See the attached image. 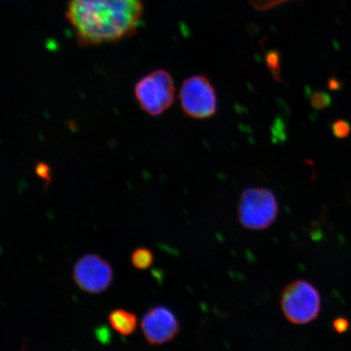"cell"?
Instances as JSON below:
<instances>
[{
  "label": "cell",
  "instance_id": "7a4b0ae2",
  "mask_svg": "<svg viewBox=\"0 0 351 351\" xmlns=\"http://www.w3.org/2000/svg\"><path fill=\"white\" fill-rule=\"evenodd\" d=\"M279 208L274 193L265 188H249L240 196L238 213L245 228L261 230L273 225Z\"/></svg>",
  "mask_w": 351,
  "mask_h": 351
},
{
  "label": "cell",
  "instance_id": "e0dca14e",
  "mask_svg": "<svg viewBox=\"0 0 351 351\" xmlns=\"http://www.w3.org/2000/svg\"><path fill=\"white\" fill-rule=\"evenodd\" d=\"M340 86L341 85H340L339 82L336 80V79H335V78H332V79H331L330 81H329L328 88L331 90L339 89Z\"/></svg>",
  "mask_w": 351,
  "mask_h": 351
},
{
  "label": "cell",
  "instance_id": "9c48e42d",
  "mask_svg": "<svg viewBox=\"0 0 351 351\" xmlns=\"http://www.w3.org/2000/svg\"><path fill=\"white\" fill-rule=\"evenodd\" d=\"M154 261V254L151 250L145 247L135 249L131 254V263L135 269H147Z\"/></svg>",
  "mask_w": 351,
  "mask_h": 351
},
{
  "label": "cell",
  "instance_id": "3957f363",
  "mask_svg": "<svg viewBox=\"0 0 351 351\" xmlns=\"http://www.w3.org/2000/svg\"><path fill=\"white\" fill-rule=\"evenodd\" d=\"M134 95L144 112L153 117L160 116L173 104V77L166 70H156L140 79L135 86Z\"/></svg>",
  "mask_w": 351,
  "mask_h": 351
},
{
  "label": "cell",
  "instance_id": "9a60e30c",
  "mask_svg": "<svg viewBox=\"0 0 351 351\" xmlns=\"http://www.w3.org/2000/svg\"><path fill=\"white\" fill-rule=\"evenodd\" d=\"M96 336H97V339L102 341L103 343H107V342L110 340V332L107 328L103 327L98 329L96 331Z\"/></svg>",
  "mask_w": 351,
  "mask_h": 351
},
{
  "label": "cell",
  "instance_id": "8fae6325",
  "mask_svg": "<svg viewBox=\"0 0 351 351\" xmlns=\"http://www.w3.org/2000/svg\"><path fill=\"white\" fill-rule=\"evenodd\" d=\"M311 104L315 109L323 110L332 104V99L330 95L326 93V92L319 91L315 92L311 95Z\"/></svg>",
  "mask_w": 351,
  "mask_h": 351
},
{
  "label": "cell",
  "instance_id": "4fadbf2b",
  "mask_svg": "<svg viewBox=\"0 0 351 351\" xmlns=\"http://www.w3.org/2000/svg\"><path fill=\"white\" fill-rule=\"evenodd\" d=\"M253 8L258 10H267L269 8L280 5L289 1H295V0H248Z\"/></svg>",
  "mask_w": 351,
  "mask_h": 351
},
{
  "label": "cell",
  "instance_id": "5bb4252c",
  "mask_svg": "<svg viewBox=\"0 0 351 351\" xmlns=\"http://www.w3.org/2000/svg\"><path fill=\"white\" fill-rule=\"evenodd\" d=\"M349 327V322L345 318H337L335 322H333V328H335L337 332H345L348 331Z\"/></svg>",
  "mask_w": 351,
  "mask_h": 351
},
{
  "label": "cell",
  "instance_id": "30bf717a",
  "mask_svg": "<svg viewBox=\"0 0 351 351\" xmlns=\"http://www.w3.org/2000/svg\"><path fill=\"white\" fill-rule=\"evenodd\" d=\"M267 64L275 80L282 82L280 76V63L278 52L271 51L267 56Z\"/></svg>",
  "mask_w": 351,
  "mask_h": 351
},
{
  "label": "cell",
  "instance_id": "6da1fadb",
  "mask_svg": "<svg viewBox=\"0 0 351 351\" xmlns=\"http://www.w3.org/2000/svg\"><path fill=\"white\" fill-rule=\"evenodd\" d=\"M142 0H69L66 16L82 46L116 43L137 32Z\"/></svg>",
  "mask_w": 351,
  "mask_h": 351
},
{
  "label": "cell",
  "instance_id": "ba28073f",
  "mask_svg": "<svg viewBox=\"0 0 351 351\" xmlns=\"http://www.w3.org/2000/svg\"><path fill=\"white\" fill-rule=\"evenodd\" d=\"M108 320L114 330L123 336L132 335L137 328V317L128 311L123 309L112 311L108 315Z\"/></svg>",
  "mask_w": 351,
  "mask_h": 351
},
{
  "label": "cell",
  "instance_id": "5b68a950",
  "mask_svg": "<svg viewBox=\"0 0 351 351\" xmlns=\"http://www.w3.org/2000/svg\"><path fill=\"white\" fill-rule=\"evenodd\" d=\"M180 101L184 113L195 119H206L217 112V92L205 75L186 79L180 90Z\"/></svg>",
  "mask_w": 351,
  "mask_h": 351
},
{
  "label": "cell",
  "instance_id": "52a82bcc",
  "mask_svg": "<svg viewBox=\"0 0 351 351\" xmlns=\"http://www.w3.org/2000/svg\"><path fill=\"white\" fill-rule=\"evenodd\" d=\"M141 327L149 345L160 346L173 340L180 330L177 317L165 306H155L145 314Z\"/></svg>",
  "mask_w": 351,
  "mask_h": 351
},
{
  "label": "cell",
  "instance_id": "7c38bea8",
  "mask_svg": "<svg viewBox=\"0 0 351 351\" xmlns=\"http://www.w3.org/2000/svg\"><path fill=\"white\" fill-rule=\"evenodd\" d=\"M333 134L339 138L348 137L350 134L351 127L349 123L344 120H337L332 125Z\"/></svg>",
  "mask_w": 351,
  "mask_h": 351
},
{
  "label": "cell",
  "instance_id": "2e32d148",
  "mask_svg": "<svg viewBox=\"0 0 351 351\" xmlns=\"http://www.w3.org/2000/svg\"><path fill=\"white\" fill-rule=\"evenodd\" d=\"M36 171L38 176H40L41 178L47 180L48 173H49V169L47 168V165L39 164L37 167Z\"/></svg>",
  "mask_w": 351,
  "mask_h": 351
},
{
  "label": "cell",
  "instance_id": "277c9868",
  "mask_svg": "<svg viewBox=\"0 0 351 351\" xmlns=\"http://www.w3.org/2000/svg\"><path fill=\"white\" fill-rule=\"evenodd\" d=\"M285 317L295 324H305L317 319L322 306L319 293L306 280L289 284L280 300Z\"/></svg>",
  "mask_w": 351,
  "mask_h": 351
},
{
  "label": "cell",
  "instance_id": "8992f818",
  "mask_svg": "<svg viewBox=\"0 0 351 351\" xmlns=\"http://www.w3.org/2000/svg\"><path fill=\"white\" fill-rule=\"evenodd\" d=\"M73 278L82 291L99 293L111 285L113 270L110 263L98 254H88L74 265Z\"/></svg>",
  "mask_w": 351,
  "mask_h": 351
}]
</instances>
